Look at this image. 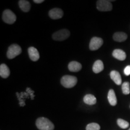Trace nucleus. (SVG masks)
I'll use <instances>...</instances> for the list:
<instances>
[{
  "mask_svg": "<svg viewBox=\"0 0 130 130\" xmlns=\"http://www.w3.org/2000/svg\"><path fill=\"white\" fill-rule=\"evenodd\" d=\"M108 100L110 105L115 106L117 104V98L115 95V92L113 89H110L108 93Z\"/></svg>",
  "mask_w": 130,
  "mask_h": 130,
  "instance_id": "obj_17",
  "label": "nucleus"
},
{
  "mask_svg": "<svg viewBox=\"0 0 130 130\" xmlns=\"http://www.w3.org/2000/svg\"><path fill=\"white\" fill-rule=\"evenodd\" d=\"M110 78L117 85H121L122 84V78L119 72L116 71H112L110 72Z\"/></svg>",
  "mask_w": 130,
  "mask_h": 130,
  "instance_id": "obj_12",
  "label": "nucleus"
},
{
  "mask_svg": "<svg viewBox=\"0 0 130 130\" xmlns=\"http://www.w3.org/2000/svg\"><path fill=\"white\" fill-rule=\"evenodd\" d=\"M81 68H82V66H81V63L75 61H71L68 64V69L71 72H78L81 69Z\"/></svg>",
  "mask_w": 130,
  "mask_h": 130,
  "instance_id": "obj_11",
  "label": "nucleus"
},
{
  "mask_svg": "<svg viewBox=\"0 0 130 130\" xmlns=\"http://www.w3.org/2000/svg\"><path fill=\"white\" fill-rule=\"evenodd\" d=\"M103 44V40L100 37H94L90 40L89 48L91 51H96L100 48Z\"/></svg>",
  "mask_w": 130,
  "mask_h": 130,
  "instance_id": "obj_7",
  "label": "nucleus"
},
{
  "mask_svg": "<svg viewBox=\"0 0 130 130\" xmlns=\"http://www.w3.org/2000/svg\"><path fill=\"white\" fill-rule=\"evenodd\" d=\"M70 36V31L67 29H62L55 32L53 35V39L57 41H63Z\"/></svg>",
  "mask_w": 130,
  "mask_h": 130,
  "instance_id": "obj_4",
  "label": "nucleus"
},
{
  "mask_svg": "<svg viewBox=\"0 0 130 130\" xmlns=\"http://www.w3.org/2000/svg\"><path fill=\"white\" fill-rule=\"evenodd\" d=\"M28 53L30 59L33 61H36L39 59L40 55L38 51L35 47L31 46L28 48Z\"/></svg>",
  "mask_w": 130,
  "mask_h": 130,
  "instance_id": "obj_9",
  "label": "nucleus"
},
{
  "mask_svg": "<svg viewBox=\"0 0 130 130\" xmlns=\"http://www.w3.org/2000/svg\"><path fill=\"white\" fill-rule=\"evenodd\" d=\"M83 101L84 103L87 105H94L96 103V98L95 96L90 95V94H87L84 97Z\"/></svg>",
  "mask_w": 130,
  "mask_h": 130,
  "instance_id": "obj_18",
  "label": "nucleus"
},
{
  "mask_svg": "<svg viewBox=\"0 0 130 130\" xmlns=\"http://www.w3.org/2000/svg\"><path fill=\"white\" fill-rule=\"evenodd\" d=\"M3 20L8 24H13L16 20V16L10 10H5L3 13Z\"/></svg>",
  "mask_w": 130,
  "mask_h": 130,
  "instance_id": "obj_5",
  "label": "nucleus"
},
{
  "mask_svg": "<svg viewBox=\"0 0 130 130\" xmlns=\"http://www.w3.org/2000/svg\"><path fill=\"white\" fill-rule=\"evenodd\" d=\"M36 125L40 130H53L54 125L48 119L46 118H39L36 122Z\"/></svg>",
  "mask_w": 130,
  "mask_h": 130,
  "instance_id": "obj_1",
  "label": "nucleus"
},
{
  "mask_svg": "<svg viewBox=\"0 0 130 130\" xmlns=\"http://www.w3.org/2000/svg\"><path fill=\"white\" fill-rule=\"evenodd\" d=\"M117 123L122 129H126L129 126V123L125 120L122 119H118L117 120Z\"/></svg>",
  "mask_w": 130,
  "mask_h": 130,
  "instance_id": "obj_19",
  "label": "nucleus"
},
{
  "mask_svg": "<svg viewBox=\"0 0 130 130\" xmlns=\"http://www.w3.org/2000/svg\"><path fill=\"white\" fill-rule=\"evenodd\" d=\"M104 66L103 62L100 60H98L94 63L92 69H93V72L98 74V73L102 72L104 70Z\"/></svg>",
  "mask_w": 130,
  "mask_h": 130,
  "instance_id": "obj_14",
  "label": "nucleus"
},
{
  "mask_svg": "<svg viewBox=\"0 0 130 130\" xmlns=\"http://www.w3.org/2000/svg\"><path fill=\"white\" fill-rule=\"evenodd\" d=\"M20 9L24 12H28L30 11L31 5L29 1L26 0H20L18 3Z\"/></svg>",
  "mask_w": 130,
  "mask_h": 130,
  "instance_id": "obj_16",
  "label": "nucleus"
},
{
  "mask_svg": "<svg viewBox=\"0 0 130 130\" xmlns=\"http://www.w3.org/2000/svg\"><path fill=\"white\" fill-rule=\"evenodd\" d=\"M113 56L116 59L119 60L123 61L125 60L126 57V55L125 53L122 50H119V49H116L113 52Z\"/></svg>",
  "mask_w": 130,
  "mask_h": 130,
  "instance_id": "obj_10",
  "label": "nucleus"
},
{
  "mask_svg": "<svg viewBox=\"0 0 130 130\" xmlns=\"http://www.w3.org/2000/svg\"><path fill=\"white\" fill-rule=\"evenodd\" d=\"M21 53H22V49L21 46L17 44H13L8 48L7 56L9 59H12L20 54Z\"/></svg>",
  "mask_w": 130,
  "mask_h": 130,
  "instance_id": "obj_3",
  "label": "nucleus"
},
{
  "mask_svg": "<svg viewBox=\"0 0 130 130\" xmlns=\"http://www.w3.org/2000/svg\"><path fill=\"white\" fill-rule=\"evenodd\" d=\"M63 15V10L58 8H54L49 12V16L53 19H58L62 18Z\"/></svg>",
  "mask_w": 130,
  "mask_h": 130,
  "instance_id": "obj_8",
  "label": "nucleus"
},
{
  "mask_svg": "<svg viewBox=\"0 0 130 130\" xmlns=\"http://www.w3.org/2000/svg\"><path fill=\"white\" fill-rule=\"evenodd\" d=\"M110 2V1L106 0H99L96 3L97 9L101 12H108L111 10L113 9V6Z\"/></svg>",
  "mask_w": 130,
  "mask_h": 130,
  "instance_id": "obj_6",
  "label": "nucleus"
},
{
  "mask_svg": "<svg viewBox=\"0 0 130 130\" xmlns=\"http://www.w3.org/2000/svg\"><path fill=\"white\" fill-rule=\"evenodd\" d=\"M124 74L125 75L128 76L130 75V65H128V66L125 67L124 69Z\"/></svg>",
  "mask_w": 130,
  "mask_h": 130,
  "instance_id": "obj_22",
  "label": "nucleus"
},
{
  "mask_svg": "<svg viewBox=\"0 0 130 130\" xmlns=\"http://www.w3.org/2000/svg\"><path fill=\"white\" fill-rule=\"evenodd\" d=\"M128 130H130V128H129V129H128Z\"/></svg>",
  "mask_w": 130,
  "mask_h": 130,
  "instance_id": "obj_24",
  "label": "nucleus"
},
{
  "mask_svg": "<svg viewBox=\"0 0 130 130\" xmlns=\"http://www.w3.org/2000/svg\"><path fill=\"white\" fill-rule=\"evenodd\" d=\"M77 83V78L74 76L64 75L61 79V84L66 88H72L76 85Z\"/></svg>",
  "mask_w": 130,
  "mask_h": 130,
  "instance_id": "obj_2",
  "label": "nucleus"
},
{
  "mask_svg": "<svg viewBox=\"0 0 130 130\" xmlns=\"http://www.w3.org/2000/svg\"><path fill=\"white\" fill-rule=\"evenodd\" d=\"M122 92L125 95H128L130 93L129 83L128 82H125L122 84Z\"/></svg>",
  "mask_w": 130,
  "mask_h": 130,
  "instance_id": "obj_20",
  "label": "nucleus"
},
{
  "mask_svg": "<svg viewBox=\"0 0 130 130\" xmlns=\"http://www.w3.org/2000/svg\"><path fill=\"white\" fill-rule=\"evenodd\" d=\"M33 2L36 3V4H40V3L44 2V1L43 0H34Z\"/></svg>",
  "mask_w": 130,
  "mask_h": 130,
  "instance_id": "obj_23",
  "label": "nucleus"
},
{
  "mask_svg": "<svg viewBox=\"0 0 130 130\" xmlns=\"http://www.w3.org/2000/svg\"><path fill=\"white\" fill-rule=\"evenodd\" d=\"M128 36L126 33L123 32H115L113 35V38L115 41L118 42H124L125 40H126Z\"/></svg>",
  "mask_w": 130,
  "mask_h": 130,
  "instance_id": "obj_13",
  "label": "nucleus"
},
{
  "mask_svg": "<svg viewBox=\"0 0 130 130\" xmlns=\"http://www.w3.org/2000/svg\"><path fill=\"white\" fill-rule=\"evenodd\" d=\"M10 69L6 64H2L0 66V76L3 78H7L10 75Z\"/></svg>",
  "mask_w": 130,
  "mask_h": 130,
  "instance_id": "obj_15",
  "label": "nucleus"
},
{
  "mask_svg": "<svg viewBox=\"0 0 130 130\" xmlns=\"http://www.w3.org/2000/svg\"><path fill=\"white\" fill-rule=\"evenodd\" d=\"M100 125L96 123H89L86 126V130H100Z\"/></svg>",
  "mask_w": 130,
  "mask_h": 130,
  "instance_id": "obj_21",
  "label": "nucleus"
}]
</instances>
